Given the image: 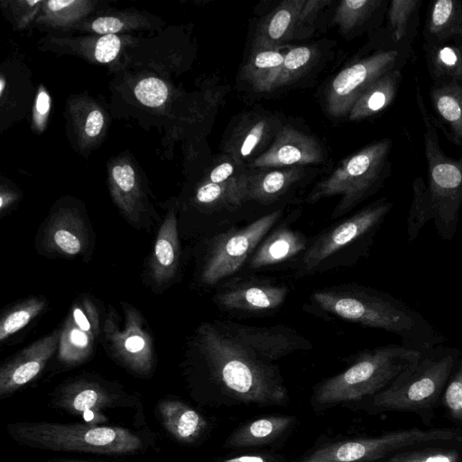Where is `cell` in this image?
I'll list each match as a JSON object with an SVG mask.
<instances>
[{
    "mask_svg": "<svg viewBox=\"0 0 462 462\" xmlns=\"http://www.w3.org/2000/svg\"><path fill=\"white\" fill-rule=\"evenodd\" d=\"M196 346L218 404L268 407L289 402L279 367L238 339L226 322L203 323Z\"/></svg>",
    "mask_w": 462,
    "mask_h": 462,
    "instance_id": "1",
    "label": "cell"
},
{
    "mask_svg": "<svg viewBox=\"0 0 462 462\" xmlns=\"http://www.w3.org/2000/svg\"><path fill=\"white\" fill-rule=\"evenodd\" d=\"M420 358V351L396 345L362 351L345 371L314 387L311 406L320 411L374 396Z\"/></svg>",
    "mask_w": 462,
    "mask_h": 462,
    "instance_id": "2",
    "label": "cell"
},
{
    "mask_svg": "<svg viewBox=\"0 0 462 462\" xmlns=\"http://www.w3.org/2000/svg\"><path fill=\"white\" fill-rule=\"evenodd\" d=\"M391 145L389 139H383L349 156L313 188L307 201L315 203L324 198L340 195L331 217L346 214L366 198L380 181Z\"/></svg>",
    "mask_w": 462,
    "mask_h": 462,
    "instance_id": "3",
    "label": "cell"
},
{
    "mask_svg": "<svg viewBox=\"0 0 462 462\" xmlns=\"http://www.w3.org/2000/svg\"><path fill=\"white\" fill-rule=\"evenodd\" d=\"M310 300L322 310L365 327L402 334L411 329L409 312L379 293L358 285H338L313 291Z\"/></svg>",
    "mask_w": 462,
    "mask_h": 462,
    "instance_id": "4",
    "label": "cell"
},
{
    "mask_svg": "<svg viewBox=\"0 0 462 462\" xmlns=\"http://www.w3.org/2000/svg\"><path fill=\"white\" fill-rule=\"evenodd\" d=\"M14 433L24 444L52 450L126 453L137 449L141 444L131 432L107 427L23 424L15 426Z\"/></svg>",
    "mask_w": 462,
    "mask_h": 462,
    "instance_id": "5",
    "label": "cell"
},
{
    "mask_svg": "<svg viewBox=\"0 0 462 462\" xmlns=\"http://www.w3.org/2000/svg\"><path fill=\"white\" fill-rule=\"evenodd\" d=\"M453 365L451 356L419 360L374 394L371 405L383 410H419L440 393Z\"/></svg>",
    "mask_w": 462,
    "mask_h": 462,
    "instance_id": "6",
    "label": "cell"
},
{
    "mask_svg": "<svg viewBox=\"0 0 462 462\" xmlns=\"http://www.w3.org/2000/svg\"><path fill=\"white\" fill-rule=\"evenodd\" d=\"M281 210L273 211L242 228L217 236L208 250L201 279L213 285L237 272L279 220Z\"/></svg>",
    "mask_w": 462,
    "mask_h": 462,
    "instance_id": "7",
    "label": "cell"
},
{
    "mask_svg": "<svg viewBox=\"0 0 462 462\" xmlns=\"http://www.w3.org/2000/svg\"><path fill=\"white\" fill-rule=\"evenodd\" d=\"M392 205L377 202L323 230L303 253L300 271L313 273L333 255L361 239L383 219Z\"/></svg>",
    "mask_w": 462,
    "mask_h": 462,
    "instance_id": "8",
    "label": "cell"
},
{
    "mask_svg": "<svg viewBox=\"0 0 462 462\" xmlns=\"http://www.w3.org/2000/svg\"><path fill=\"white\" fill-rule=\"evenodd\" d=\"M397 58L395 50L379 51L343 69L328 87V113L334 117L348 115L364 91L393 69Z\"/></svg>",
    "mask_w": 462,
    "mask_h": 462,
    "instance_id": "9",
    "label": "cell"
},
{
    "mask_svg": "<svg viewBox=\"0 0 462 462\" xmlns=\"http://www.w3.org/2000/svg\"><path fill=\"white\" fill-rule=\"evenodd\" d=\"M426 157L429 165V205L439 213L456 210L462 201V160L447 157L439 149L435 129L423 113Z\"/></svg>",
    "mask_w": 462,
    "mask_h": 462,
    "instance_id": "10",
    "label": "cell"
},
{
    "mask_svg": "<svg viewBox=\"0 0 462 462\" xmlns=\"http://www.w3.org/2000/svg\"><path fill=\"white\" fill-rule=\"evenodd\" d=\"M125 324L123 329L117 326L113 313L104 323L105 337L116 356L136 371H147L151 368L153 357L152 337L145 320L133 306L124 307Z\"/></svg>",
    "mask_w": 462,
    "mask_h": 462,
    "instance_id": "11",
    "label": "cell"
},
{
    "mask_svg": "<svg viewBox=\"0 0 462 462\" xmlns=\"http://www.w3.org/2000/svg\"><path fill=\"white\" fill-rule=\"evenodd\" d=\"M319 143L291 125H282L267 150L252 160L253 169L289 168L323 161Z\"/></svg>",
    "mask_w": 462,
    "mask_h": 462,
    "instance_id": "12",
    "label": "cell"
},
{
    "mask_svg": "<svg viewBox=\"0 0 462 462\" xmlns=\"http://www.w3.org/2000/svg\"><path fill=\"white\" fill-rule=\"evenodd\" d=\"M99 333V315L89 298L77 300L61 328L59 357L66 364H78L92 352Z\"/></svg>",
    "mask_w": 462,
    "mask_h": 462,
    "instance_id": "13",
    "label": "cell"
},
{
    "mask_svg": "<svg viewBox=\"0 0 462 462\" xmlns=\"http://www.w3.org/2000/svg\"><path fill=\"white\" fill-rule=\"evenodd\" d=\"M288 288L263 280L233 282L216 296L219 307L226 310L265 312L280 307L286 300Z\"/></svg>",
    "mask_w": 462,
    "mask_h": 462,
    "instance_id": "14",
    "label": "cell"
},
{
    "mask_svg": "<svg viewBox=\"0 0 462 462\" xmlns=\"http://www.w3.org/2000/svg\"><path fill=\"white\" fill-rule=\"evenodd\" d=\"M226 324L238 339L261 356L273 362L294 351L312 347L307 339L284 325L253 327L231 321H226Z\"/></svg>",
    "mask_w": 462,
    "mask_h": 462,
    "instance_id": "15",
    "label": "cell"
},
{
    "mask_svg": "<svg viewBox=\"0 0 462 462\" xmlns=\"http://www.w3.org/2000/svg\"><path fill=\"white\" fill-rule=\"evenodd\" d=\"M61 328L33 342L5 365L0 372V390L4 394L33 379L45 366L57 347Z\"/></svg>",
    "mask_w": 462,
    "mask_h": 462,
    "instance_id": "16",
    "label": "cell"
},
{
    "mask_svg": "<svg viewBox=\"0 0 462 462\" xmlns=\"http://www.w3.org/2000/svg\"><path fill=\"white\" fill-rule=\"evenodd\" d=\"M296 423L291 415L257 418L236 428L225 440L224 447L233 450L272 446L284 440Z\"/></svg>",
    "mask_w": 462,
    "mask_h": 462,
    "instance_id": "17",
    "label": "cell"
},
{
    "mask_svg": "<svg viewBox=\"0 0 462 462\" xmlns=\"http://www.w3.org/2000/svg\"><path fill=\"white\" fill-rule=\"evenodd\" d=\"M279 121L268 116H249L234 129L224 145L228 156L239 163L248 159L267 141L274 138L281 128Z\"/></svg>",
    "mask_w": 462,
    "mask_h": 462,
    "instance_id": "18",
    "label": "cell"
},
{
    "mask_svg": "<svg viewBox=\"0 0 462 462\" xmlns=\"http://www.w3.org/2000/svg\"><path fill=\"white\" fill-rule=\"evenodd\" d=\"M307 247L303 234L281 226L262 240L251 256L250 267L259 269L281 263L305 252Z\"/></svg>",
    "mask_w": 462,
    "mask_h": 462,
    "instance_id": "19",
    "label": "cell"
},
{
    "mask_svg": "<svg viewBox=\"0 0 462 462\" xmlns=\"http://www.w3.org/2000/svg\"><path fill=\"white\" fill-rule=\"evenodd\" d=\"M303 175L300 167L245 172L246 200L271 203L284 194Z\"/></svg>",
    "mask_w": 462,
    "mask_h": 462,
    "instance_id": "20",
    "label": "cell"
},
{
    "mask_svg": "<svg viewBox=\"0 0 462 462\" xmlns=\"http://www.w3.org/2000/svg\"><path fill=\"white\" fill-rule=\"evenodd\" d=\"M180 257V243L175 213L170 212L155 240L151 273L158 285L168 282L175 274Z\"/></svg>",
    "mask_w": 462,
    "mask_h": 462,
    "instance_id": "21",
    "label": "cell"
},
{
    "mask_svg": "<svg viewBox=\"0 0 462 462\" xmlns=\"http://www.w3.org/2000/svg\"><path fill=\"white\" fill-rule=\"evenodd\" d=\"M305 1L286 0L279 4L259 26L255 48L277 49L281 42L291 37Z\"/></svg>",
    "mask_w": 462,
    "mask_h": 462,
    "instance_id": "22",
    "label": "cell"
},
{
    "mask_svg": "<svg viewBox=\"0 0 462 462\" xmlns=\"http://www.w3.org/2000/svg\"><path fill=\"white\" fill-rule=\"evenodd\" d=\"M45 242L52 251L77 255L85 250L87 231L75 214L63 211L56 215L49 224Z\"/></svg>",
    "mask_w": 462,
    "mask_h": 462,
    "instance_id": "23",
    "label": "cell"
},
{
    "mask_svg": "<svg viewBox=\"0 0 462 462\" xmlns=\"http://www.w3.org/2000/svg\"><path fill=\"white\" fill-rule=\"evenodd\" d=\"M400 79V72L393 69L377 79L357 98L348 114L349 119H364L386 108L396 95Z\"/></svg>",
    "mask_w": 462,
    "mask_h": 462,
    "instance_id": "24",
    "label": "cell"
},
{
    "mask_svg": "<svg viewBox=\"0 0 462 462\" xmlns=\"http://www.w3.org/2000/svg\"><path fill=\"white\" fill-rule=\"evenodd\" d=\"M284 57L278 49L255 48L242 69V78L257 91H270Z\"/></svg>",
    "mask_w": 462,
    "mask_h": 462,
    "instance_id": "25",
    "label": "cell"
},
{
    "mask_svg": "<svg viewBox=\"0 0 462 462\" xmlns=\"http://www.w3.org/2000/svg\"><path fill=\"white\" fill-rule=\"evenodd\" d=\"M167 427L179 439L192 441L208 427L207 420L195 410L180 402H170L163 410Z\"/></svg>",
    "mask_w": 462,
    "mask_h": 462,
    "instance_id": "26",
    "label": "cell"
},
{
    "mask_svg": "<svg viewBox=\"0 0 462 462\" xmlns=\"http://www.w3.org/2000/svg\"><path fill=\"white\" fill-rule=\"evenodd\" d=\"M245 172L221 183L207 182L197 191L196 199L202 204L238 206L245 201Z\"/></svg>",
    "mask_w": 462,
    "mask_h": 462,
    "instance_id": "27",
    "label": "cell"
},
{
    "mask_svg": "<svg viewBox=\"0 0 462 462\" xmlns=\"http://www.w3.org/2000/svg\"><path fill=\"white\" fill-rule=\"evenodd\" d=\"M433 102L439 115L462 140V89L452 86L436 89Z\"/></svg>",
    "mask_w": 462,
    "mask_h": 462,
    "instance_id": "28",
    "label": "cell"
},
{
    "mask_svg": "<svg viewBox=\"0 0 462 462\" xmlns=\"http://www.w3.org/2000/svg\"><path fill=\"white\" fill-rule=\"evenodd\" d=\"M46 307L42 298H30L8 311L0 321V340L4 341L23 328Z\"/></svg>",
    "mask_w": 462,
    "mask_h": 462,
    "instance_id": "29",
    "label": "cell"
},
{
    "mask_svg": "<svg viewBox=\"0 0 462 462\" xmlns=\"http://www.w3.org/2000/svg\"><path fill=\"white\" fill-rule=\"evenodd\" d=\"M379 0H344L339 2L333 22L343 33L360 25L377 8Z\"/></svg>",
    "mask_w": 462,
    "mask_h": 462,
    "instance_id": "30",
    "label": "cell"
},
{
    "mask_svg": "<svg viewBox=\"0 0 462 462\" xmlns=\"http://www.w3.org/2000/svg\"><path fill=\"white\" fill-rule=\"evenodd\" d=\"M316 51L308 46L290 50L284 57L283 64L275 79L272 90L291 82L305 72L313 63Z\"/></svg>",
    "mask_w": 462,
    "mask_h": 462,
    "instance_id": "31",
    "label": "cell"
},
{
    "mask_svg": "<svg viewBox=\"0 0 462 462\" xmlns=\"http://www.w3.org/2000/svg\"><path fill=\"white\" fill-rule=\"evenodd\" d=\"M134 94L144 106L158 107L166 101L168 88L162 80L156 78H146L136 85Z\"/></svg>",
    "mask_w": 462,
    "mask_h": 462,
    "instance_id": "32",
    "label": "cell"
},
{
    "mask_svg": "<svg viewBox=\"0 0 462 462\" xmlns=\"http://www.w3.org/2000/svg\"><path fill=\"white\" fill-rule=\"evenodd\" d=\"M418 3L417 0H393L391 2L388 16L396 41H400L405 35L409 18Z\"/></svg>",
    "mask_w": 462,
    "mask_h": 462,
    "instance_id": "33",
    "label": "cell"
},
{
    "mask_svg": "<svg viewBox=\"0 0 462 462\" xmlns=\"http://www.w3.org/2000/svg\"><path fill=\"white\" fill-rule=\"evenodd\" d=\"M457 9L451 0L436 1L431 8L429 28L432 33H442L456 21Z\"/></svg>",
    "mask_w": 462,
    "mask_h": 462,
    "instance_id": "34",
    "label": "cell"
},
{
    "mask_svg": "<svg viewBox=\"0 0 462 462\" xmlns=\"http://www.w3.org/2000/svg\"><path fill=\"white\" fill-rule=\"evenodd\" d=\"M458 460L459 454L456 450L433 449L396 454L386 462H457Z\"/></svg>",
    "mask_w": 462,
    "mask_h": 462,
    "instance_id": "35",
    "label": "cell"
},
{
    "mask_svg": "<svg viewBox=\"0 0 462 462\" xmlns=\"http://www.w3.org/2000/svg\"><path fill=\"white\" fill-rule=\"evenodd\" d=\"M444 404L455 420H462V363L445 391Z\"/></svg>",
    "mask_w": 462,
    "mask_h": 462,
    "instance_id": "36",
    "label": "cell"
},
{
    "mask_svg": "<svg viewBox=\"0 0 462 462\" xmlns=\"http://www.w3.org/2000/svg\"><path fill=\"white\" fill-rule=\"evenodd\" d=\"M215 462H291L288 457L281 453L258 450L239 454L226 455Z\"/></svg>",
    "mask_w": 462,
    "mask_h": 462,
    "instance_id": "37",
    "label": "cell"
},
{
    "mask_svg": "<svg viewBox=\"0 0 462 462\" xmlns=\"http://www.w3.org/2000/svg\"><path fill=\"white\" fill-rule=\"evenodd\" d=\"M121 41L116 34L100 37L95 47V58L97 61L106 63L113 60L120 51Z\"/></svg>",
    "mask_w": 462,
    "mask_h": 462,
    "instance_id": "38",
    "label": "cell"
},
{
    "mask_svg": "<svg viewBox=\"0 0 462 462\" xmlns=\"http://www.w3.org/2000/svg\"><path fill=\"white\" fill-rule=\"evenodd\" d=\"M242 163L228 156L226 161H224L210 171L209 182L221 183L237 177L245 172H237V169L242 168Z\"/></svg>",
    "mask_w": 462,
    "mask_h": 462,
    "instance_id": "39",
    "label": "cell"
},
{
    "mask_svg": "<svg viewBox=\"0 0 462 462\" xmlns=\"http://www.w3.org/2000/svg\"><path fill=\"white\" fill-rule=\"evenodd\" d=\"M459 51L451 47H444L437 53V61L448 72H459L462 60Z\"/></svg>",
    "mask_w": 462,
    "mask_h": 462,
    "instance_id": "40",
    "label": "cell"
},
{
    "mask_svg": "<svg viewBox=\"0 0 462 462\" xmlns=\"http://www.w3.org/2000/svg\"><path fill=\"white\" fill-rule=\"evenodd\" d=\"M328 4H329V2L324 0L305 1L298 18L296 29L307 26V23L314 20L319 12Z\"/></svg>",
    "mask_w": 462,
    "mask_h": 462,
    "instance_id": "41",
    "label": "cell"
},
{
    "mask_svg": "<svg viewBox=\"0 0 462 462\" xmlns=\"http://www.w3.org/2000/svg\"><path fill=\"white\" fill-rule=\"evenodd\" d=\"M123 22L116 17L105 16L96 19L92 23V29L94 32L107 35L115 34L123 28Z\"/></svg>",
    "mask_w": 462,
    "mask_h": 462,
    "instance_id": "42",
    "label": "cell"
},
{
    "mask_svg": "<svg viewBox=\"0 0 462 462\" xmlns=\"http://www.w3.org/2000/svg\"><path fill=\"white\" fill-rule=\"evenodd\" d=\"M98 399L99 394L95 389L86 388L75 396L73 407L79 411H85L96 405Z\"/></svg>",
    "mask_w": 462,
    "mask_h": 462,
    "instance_id": "43",
    "label": "cell"
},
{
    "mask_svg": "<svg viewBox=\"0 0 462 462\" xmlns=\"http://www.w3.org/2000/svg\"><path fill=\"white\" fill-rule=\"evenodd\" d=\"M104 125V116L99 110H93L88 114L86 121L85 132L89 137L99 134Z\"/></svg>",
    "mask_w": 462,
    "mask_h": 462,
    "instance_id": "44",
    "label": "cell"
},
{
    "mask_svg": "<svg viewBox=\"0 0 462 462\" xmlns=\"http://www.w3.org/2000/svg\"><path fill=\"white\" fill-rule=\"evenodd\" d=\"M36 111L39 116H45L50 110V97L45 91H41L36 99Z\"/></svg>",
    "mask_w": 462,
    "mask_h": 462,
    "instance_id": "45",
    "label": "cell"
},
{
    "mask_svg": "<svg viewBox=\"0 0 462 462\" xmlns=\"http://www.w3.org/2000/svg\"><path fill=\"white\" fill-rule=\"evenodd\" d=\"M75 1L71 0H51L47 3L48 8L52 12L63 10L64 8L75 4Z\"/></svg>",
    "mask_w": 462,
    "mask_h": 462,
    "instance_id": "46",
    "label": "cell"
},
{
    "mask_svg": "<svg viewBox=\"0 0 462 462\" xmlns=\"http://www.w3.org/2000/svg\"><path fill=\"white\" fill-rule=\"evenodd\" d=\"M0 87H1L0 93L2 95L4 88H5V80L3 79H1V86Z\"/></svg>",
    "mask_w": 462,
    "mask_h": 462,
    "instance_id": "47",
    "label": "cell"
},
{
    "mask_svg": "<svg viewBox=\"0 0 462 462\" xmlns=\"http://www.w3.org/2000/svg\"><path fill=\"white\" fill-rule=\"evenodd\" d=\"M57 462H83V461H68V460L60 461V460H59Z\"/></svg>",
    "mask_w": 462,
    "mask_h": 462,
    "instance_id": "48",
    "label": "cell"
}]
</instances>
